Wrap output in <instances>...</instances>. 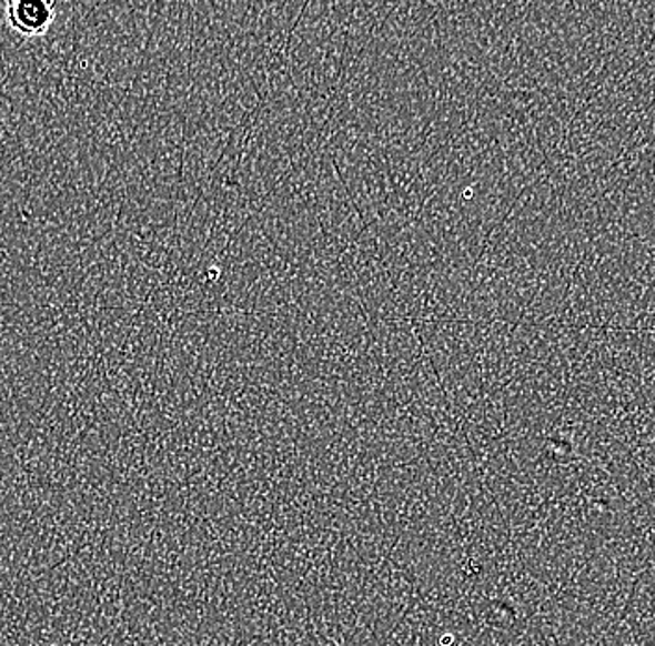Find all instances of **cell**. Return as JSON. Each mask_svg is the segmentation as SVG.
<instances>
[{"instance_id":"cell-1","label":"cell","mask_w":655,"mask_h":646,"mask_svg":"<svg viewBox=\"0 0 655 646\" xmlns=\"http://www.w3.org/2000/svg\"><path fill=\"white\" fill-rule=\"evenodd\" d=\"M57 19L51 0H10L7 4V21L16 32L27 38L46 34Z\"/></svg>"}]
</instances>
